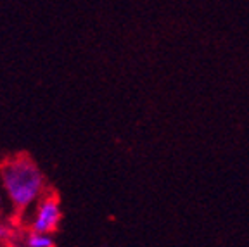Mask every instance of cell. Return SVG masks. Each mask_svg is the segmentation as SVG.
Returning a JSON list of instances; mask_svg holds the SVG:
<instances>
[{
  "mask_svg": "<svg viewBox=\"0 0 249 247\" xmlns=\"http://www.w3.org/2000/svg\"><path fill=\"white\" fill-rule=\"evenodd\" d=\"M2 182L18 209H24L35 201L43 189V175L28 156L9 159L2 166Z\"/></svg>",
  "mask_w": 249,
  "mask_h": 247,
  "instance_id": "1",
  "label": "cell"
},
{
  "mask_svg": "<svg viewBox=\"0 0 249 247\" xmlns=\"http://www.w3.org/2000/svg\"><path fill=\"white\" fill-rule=\"evenodd\" d=\"M61 221V206L55 197H47L38 206L35 221H33V232L51 233L57 228Z\"/></svg>",
  "mask_w": 249,
  "mask_h": 247,
  "instance_id": "2",
  "label": "cell"
},
{
  "mask_svg": "<svg viewBox=\"0 0 249 247\" xmlns=\"http://www.w3.org/2000/svg\"><path fill=\"white\" fill-rule=\"evenodd\" d=\"M28 247H52L54 246V239L51 233H42V232H31L26 240Z\"/></svg>",
  "mask_w": 249,
  "mask_h": 247,
  "instance_id": "3",
  "label": "cell"
},
{
  "mask_svg": "<svg viewBox=\"0 0 249 247\" xmlns=\"http://www.w3.org/2000/svg\"><path fill=\"white\" fill-rule=\"evenodd\" d=\"M9 237H11V230L7 227H4V225H0V240H5Z\"/></svg>",
  "mask_w": 249,
  "mask_h": 247,
  "instance_id": "4",
  "label": "cell"
}]
</instances>
